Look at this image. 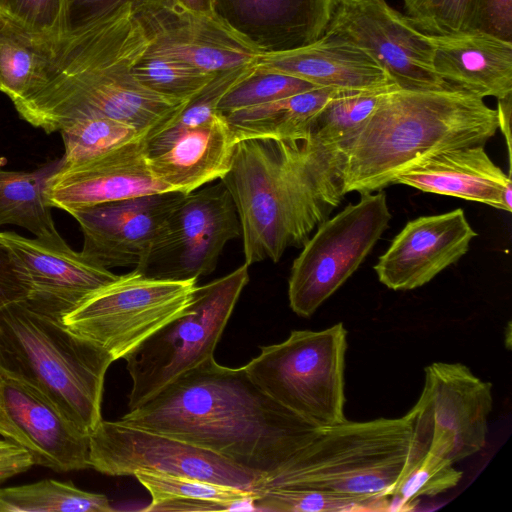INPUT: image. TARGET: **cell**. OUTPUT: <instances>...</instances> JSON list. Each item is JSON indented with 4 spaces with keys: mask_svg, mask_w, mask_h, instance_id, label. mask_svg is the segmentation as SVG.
Here are the masks:
<instances>
[{
    "mask_svg": "<svg viewBox=\"0 0 512 512\" xmlns=\"http://www.w3.org/2000/svg\"><path fill=\"white\" fill-rule=\"evenodd\" d=\"M316 87L300 78L263 70L253 65L250 73L222 97L218 109L225 114L276 101Z\"/></svg>",
    "mask_w": 512,
    "mask_h": 512,
    "instance_id": "35",
    "label": "cell"
},
{
    "mask_svg": "<svg viewBox=\"0 0 512 512\" xmlns=\"http://www.w3.org/2000/svg\"><path fill=\"white\" fill-rule=\"evenodd\" d=\"M241 235L233 200L221 181L184 195L134 271L154 279L197 280L215 270L225 244Z\"/></svg>",
    "mask_w": 512,
    "mask_h": 512,
    "instance_id": "13",
    "label": "cell"
},
{
    "mask_svg": "<svg viewBox=\"0 0 512 512\" xmlns=\"http://www.w3.org/2000/svg\"><path fill=\"white\" fill-rule=\"evenodd\" d=\"M42 42L49 60L47 80L13 105L23 120L47 134L77 118L103 116L149 138L188 102L160 96L133 76L151 43L135 0H122L60 38Z\"/></svg>",
    "mask_w": 512,
    "mask_h": 512,
    "instance_id": "2",
    "label": "cell"
},
{
    "mask_svg": "<svg viewBox=\"0 0 512 512\" xmlns=\"http://www.w3.org/2000/svg\"><path fill=\"white\" fill-rule=\"evenodd\" d=\"M249 265L197 286L187 307L163 324L124 359L134 410L188 370L214 356L239 296L249 281Z\"/></svg>",
    "mask_w": 512,
    "mask_h": 512,
    "instance_id": "8",
    "label": "cell"
},
{
    "mask_svg": "<svg viewBox=\"0 0 512 512\" xmlns=\"http://www.w3.org/2000/svg\"><path fill=\"white\" fill-rule=\"evenodd\" d=\"M406 415L342 423L319 435L283 472L261 488L294 487L354 496L388 497L412 448Z\"/></svg>",
    "mask_w": 512,
    "mask_h": 512,
    "instance_id": "6",
    "label": "cell"
},
{
    "mask_svg": "<svg viewBox=\"0 0 512 512\" xmlns=\"http://www.w3.org/2000/svg\"><path fill=\"white\" fill-rule=\"evenodd\" d=\"M122 0H70L68 30L81 25Z\"/></svg>",
    "mask_w": 512,
    "mask_h": 512,
    "instance_id": "42",
    "label": "cell"
},
{
    "mask_svg": "<svg viewBox=\"0 0 512 512\" xmlns=\"http://www.w3.org/2000/svg\"><path fill=\"white\" fill-rule=\"evenodd\" d=\"M431 36L433 69L446 83L481 98L512 95V42L478 31Z\"/></svg>",
    "mask_w": 512,
    "mask_h": 512,
    "instance_id": "25",
    "label": "cell"
},
{
    "mask_svg": "<svg viewBox=\"0 0 512 512\" xmlns=\"http://www.w3.org/2000/svg\"><path fill=\"white\" fill-rule=\"evenodd\" d=\"M33 466L32 459L24 449L0 458V484L7 479L29 470Z\"/></svg>",
    "mask_w": 512,
    "mask_h": 512,
    "instance_id": "43",
    "label": "cell"
},
{
    "mask_svg": "<svg viewBox=\"0 0 512 512\" xmlns=\"http://www.w3.org/2000/svg\"><path fill=\"white\" fill-rule=\"evenodd\" d=\"M475 236L461 208L413 219L379 257L374 271L389 289L419 288L458 262Z\"/></svg>",
    "mask_w": 512,
    "mask_h": 512,
    "instance_id": "20",
    "label": "cell"
},
{
    "mask_svg": "<svg viewBox=\"0 0 512 512\" xmlns=\"http://www.w3.org/2000/svg\"><path fill=\"white\" fill-rule=\"evenodd\" d=\"M338 91L316 87L224 115L237 142L248 138L302 139L311 134L317 115Z\"/></svg>",
    "mask_w": 512,
    "mask_h": 512,
    "instance_id": "26",
    "label": "cell"
},
{
    "mask_svg": "<svg viewBox=\"0 0 512 512\" xmlns=\"http://www.w3.org/2000/svg\"><path fill=\"white\" fill-rule=\"evenodd\" d=\"M148 48L135 63L132 73L142 86L160 96L188 101L217 74L201 71Z\"/></svg>",
    "mask_w": 512,
    "mask_h": 512,
    "instance_id": "34",
    "label": "cell"
},
{
    "mask_svg": "<svg viewBox=\"0 0 512 512\" xmlns=\"http://www.w3.org/2000/svg\"><path fill=\"white\" fill-rule=\"evenodd\" d=\"M394 88L397 87L376 91H338L317 115L311 133L325 143L347 147L385 94Z\"/></svg>",
    "mask_w": 512,
    "mask_h": 512,
    "instance_id": "31",
    "label": "cell"
},
{
    "mask_svg": "<svg viewBox=\"0 0 512 512\" xmlns=\"http://www.w3.org/2000/svg\"><path fill=\"white\" fill-rule=\"evenodd\" d=\"M109 499L72 482L44 479L0 489V512H111Z\"/></svg>",
    "mask_w": 512,
    "mask_h": 512,
    "instance_id": "29",
    "label": "cell"
},
{
    "mask_svg": "<svg viewBox=\"0 0 512 512\" xmlns=\"http://www.w3.org/2000/svg\"><path fill=\"white\" fill-rule=\"evenodd\" d=\"M69 7L70 0H10L0 17L38 40L50 41L67 33Z\"/></svg>",
    "mask_w": 512,
    "mask_h": 512,
    "instance_id": "37",
    "label": "cell"
},
{
    "mask_svg": "<svg viewBox=\"0 0 512 512\" xmlns=\"http://www.w3.org/2000/svg\"><path fill=\"white\" fill-rule=\"evenodd\" d=\"M389 497L354 496L294 487H266L257 492L254 510L274 512H345L389 510Z\"/></svg>",
    "mask_w": 512,
    "mask_h": 512,
    "instance_id": "30",
    "label": "cell"
},
{
    "mask_svg": "<svg viewBox=\"0 0 512 512\" xmlns=\"http://www.w3.org/2000/svg\"><path fill=\"white\" fill-rule=\"evenodd\" d=\"M443 454L428 449L409 464L389 491V510H410L421 496H436L458 485L463 473Z\"/></svg>",
    "mask_w": 512,
    "mask_h": 512,
    "instance_id": "33",
    "label": "cell"
},
{
    "mask_svg": "<svg viewBox=\"0 0 512 512\" xmlns=\"http://www.w3.org/2000/svg\"><path fill=\"white\" fill-rule=\"evenodd\" d=\"M506 331H507V333H506L505 343H506L507 348L510 349L511 348V322H508Z\"/></svg>",
    "mask_w": 512,
    "mask_h": 512,
    "instance_id": "47",
    "label": "cell"
},
{
    "mask_svg": "<svg viewBox=\"0 0 512 512\" xmlns=\"http://www.w3.org/2000/svg\"><path fill=\"white\" fill-rule=\"evenodd\" d=\"M237 144L224 115L219 112L195 126L168 123L146 139L149 167L171 191L190 193L228 171Z\"/></svg>",
    "mask_w": 512,
    "mask_h": 512,
    "instance_id": "21",
    "label": "cell"
},
{
    "mask_svg": "<svg viewBox=\"0 0 512 512\" xmlns=\"http://www.w3.org/2000/svg\"><path fill=\"white\" fill-rule=\"evenodd\" d=\"M498 130L496 109L448 87L387 92L346 148L344 193H373L437 153L484 145Z\"/></svg>",
    "mask_w": 512,
    "mask_h": 512,
    "instance_id": "4",
    "label": "cell"
},
{
    "mask_svg": "<svg viewBox=\"0 0 512 512\" xmlns=\"http://www.w3.org/2000/svg\"><path fill=\"white\" fill-rule=\"evenodd\" d=\"M22 449L23 448L17 446L16 444L10 441L0 440V458L13 455L21 451Z\"/></svg>",
    "mask_w": 512,
    "mask_h": 512,
    "instance_id": "46",
    "label": "cell"
},
{
    "mask_svg": "<svg viewBox=\"0 0 512 512\" xmlns=\"http://www.w3.org/2000/svg\"><path fill=\"white\" fill-rule=\"evenodd\" d=\"M325 33L365 51L400 89L454 87L433 69L432 36L419 31L386 0H337Z\"/></svg>",
    "mask_w": 512,
    "mask_h": 512,
    "instance_id": "14",
    "label": "cell"
},
{
    "mask_svg": "<svg viewBox=\"0 0 512 512\" xmlns=\"http://www.w3.org/2000/svg\"><path fill=\"white\" fill-rule=\"evenodd\" d=\"M0 435L33 465L58 473L91 468L89 435L36 386L0 364Z\"/></svg>",
    "mask_w": 512,
    "mask_h": 512,
    "instance_id": "15",
    "label": "cell"
},
{
    "mask_svg": "<svg viewBox=\"0 0 512 512\" xmlns=\"http://www.w3.org/2000/svg\"><path fill=\"white\" fill-rule=\"evenodd\" d=\"M196 287L197 280H160L133 270L86 296L62 316V322L113 361L124 359L180 314Z\"/></svg>",
    "mask_w": 512,
    "mask_h": 512,
    "instance_id": "9",
    "label": "cell"
},
{
    "mask_svg": "<svg viewBox=\"0 0 512 512\" xmlns=\"http://www.w3.org/2000/svg\"><path fill=\"white\" fill-rule=\"evenodd\" d=\"M424 372L420 397L405 414L413 431L406 467L428 449L454 463L480 452L493 407L491 383L462 363L434 362Z\"/></svg>",
    "mask_w": 512,
    "mask_h": 512,
    "instance_id": "11",
    "label": "cell"
},
{
    "mask_svg": "<svg viewBox=\"0 0 512 512\" xmlns=\"http://www.w3.org/2000/svg\"><path fill=\"white\" fill-rule=\"evenodd\" d=\"M9 1L10 0H0V16L3 14Z\"/></svg>",
    "mask_w": 512,
    "mask_h": 512,
    "instance_id": "48",
    "label": "cell"
},
{
    "mask_svg": "<svg viewBox=\"0 0 512 512\" xmlns=\"http://www.w3.org/2000/svg\"><path fill=\"white\" fill-rule=\"evenodd\" d=\"M254 510L252 501H216L203 499H167L157 502H150L144 508L149 512H172V511H236Z\"/></svg>",
    "mask_w": 512,
    "mask_h": 512,
    "instance_id": "41",
    "label": "cell"
},
{
    "mask_svg": "<svg viewBox=\"0 0 512 512\" xmlns=\"http://www.w3.org/2000/svg\"><path fill=\"white\" fill-rule=\"evenodd\" d=\"M407 19L429 35L471 31L474 0H403Z\"/></svg>",
    "mask_w": 512,
    "mask_h": 512,
    "instance_id": "38",
    "label": "cell"
},
{
    "mask_svg": "<svg viewBox=\"0 0 512 512\" xmlns=\"http://www.w3.org/2000/svg\"><path fill=\"white\" fill-rule=\"evenodd\" d=\"M149 50L208 73L254 64L259 53L215 14L183 10L169 0H135Z\"/></svg>",
    "mask_w": 512,
    "mask_h": 512,
    "instance_id": "16",
    "label": "cell"
},
{
    "mask_svg": "<svg viewBox=\"0 0 512 512\" xmlns=\"http://www.w3.org/2000/svg\"><path fill=\"white\" fill-rule=\"evenodd\" d=\"M394 184L512 211L511 173L506 175L491 160L484 145L450 149L430 156L399 174Z\"/></svg>",
    "mask_w": 512,
    "mask_h": 512,
    "instance_id": "24",
    "label": "cell"
},
{
    "mask_svg": "<svg viewBox=\"0 0 512 512\" xmlns=\"http://www.w3.org/2000/svg\"><path fill=\"white\" fill-rule=\"evenodd\" d=\"M113 362L61 317L26 300L0 310V364L36 386L88 435L102 420L105 375Z\"/></svg>",
    "mask_w": 512,
    "mask_h": 512,
    "instance_id": "5",
    "label": "cell"
},
{
    "mask_svg": "<svg viewBox=\"0 0 512 512\" xmlns=\"http://www.w3.org/2000/svg\"><path fill=\"white\" fill-rule=\"evenodd\" d=\"M169 191L149 167L143 138L82 162H62L47 180L44 194L52 208L69 213L82 207Z\"/></svg>",
    "mask_w": 512,
    "mask_h": 512,
    "instance_id": "19",
    "label": "cell"
},
{
    "mask_svg": "<svg viewBox=\"0 0 512 512\" xmlns=\"http://www.w3.org/2000/svg\"><path fill=\"white\" fill-rule=\"evenodd\" d=\"M260 350L243 367L267 395L318 428L347 420L343 323L318 331L293 330L286 340Z\"/></svg>",
    "mask_w": 512,
    "mask_h": 512,
    "instance_id": "7",
    "label": "cell"
},
{
    "mask_svg": "<svg viewBox=\"0 0 512 512\" xmlns=\"http://www.w3.org/2000/svg\"><path fill=\"white\" fill-rule=\"evenodd\" d=\"M151 495V502L167 499L252 501L256 493L235 487L168 474L140 472L134 475Z\"/></svg>",
    "mask_w": 512,
    "mask_h": 512,
    "instance_id": "36",
    "label": "cell"
},
{
    "mask_svg": "<svg viewBox=\"0 0 512 512\" xmlns=\"http://www.w3.org/2000/svg\"><path fill=\"white\" fill-rule=\"evenodd\" d=\"M337 0H214V14L259 54L294 50L323 36Z\"/></svg>",
    "mask_w": 512,
    "mask_h": 512,
    "instance_id": "22",
    "label": "cell"
},
{
    "mask_svg": "<svg viewBox=\"0 0 512 512\" xmlns=\"http://www.w3.org/2000/svg\"><path fill=\"white\" fill-rule=\"evenodd\" d=\"M120 420L213 451L260 477L262 487L322 429L267 395L243 366L220 365L214 356Z\"/></svg>",
    "mask_w": 512,
    "mask_h": 512,
    "instance_id": "1",
    "label": "cell"
},
{
    "mask_svg": "<svg viewBox=\"0 0 512 512\" xmlns=\"http://www.w3.org/2000/svg\"><path fill=\"white\" fill-rule=\"evenodd\" d=\"M392 215L386 194H361L321 223L295 258L288 280L291 309L310 317L359 268L372 251Z\"/></svg>",
    "mask_w": 512,
    "mask_h": 512,
    "instance_id": "10",
    "label": "cell"
},
{
    "mask_svg": "<svg viewBox=\"0 0 512 512\" xmlns=\"http://www.w3.org/2000/svg\"><path fill=\"white\" fill-rule=\"evenodd\" d=\"M29 289L25 277L8 247L0 240V310L27 300Z\"/></svg>",
    "mask_w": 512,
    "mask_h": 512,
    "instance_id": "40",
    "label": "cell"
},
{
    "mask_svg": "<svg viewBox=\"0 0 512 512\" xmlns=\"http://www.w3.org/2000/svg\"><path fill=\"white\" fill-rule=\"evenodd\" d=\"M0 240L17 261L28 286L27 302L61 317L86 296L119 275L74 251L62 238H26L0 231Z\"/></svg>",
    "mask_w": 512,
    "mask_h": 512,
    "instance_id": "18",
    "label": "cell"
},
{
    "mask_svg": "<svg viewBox=\"0 0 512 512\" xmlns=\"http://www.w3.org/2000/svg\"><path fill=\"white\" fill-rule=\"evenodd\" d=\"M59 133L64 144L62 162L65 164L82 162L128 142L146 138L136 128L103 116L71 120L61 127Z\"/></svg>",
    "mask_w": 512,
    "mask_h": 512,
    "instance_id": "32",
    "label": "cell"
},
{
    "mask_svg": "<svg viewBox=\"0 0 512 512\" xmlns=\"http://www.w3.org/2000/svg\"><path fill=\"white\" fill-rule=\"evenodd\" d=\"M254 66L336 90L376 91L398 87L365 51L328 33L294 50L259 54Z\"/></svg>",
    "mask_w": 512,
    "mask_h": 512,
    "instance_id": "23",
    "label": "cell"
},
{
    "mask_svg": "<svg viewBox=\"0 0 512 512\" xmlns=\"http://www.w3.org/2000/svg\"><path fill=\"white\" fill-rule=\"evenodd\" d=\"M90 467L109 476L168 474L257 492L262 479L200 446L122 420H101L89 435Z\"/></svg>",
    "mask_w": 512,
    "mask_h": 512,
    "instance_id": "12",
    "label": "cell"
},
{
    "mask_svg": "<svg viewBox=\"0 0 512 512\" xmlns=\"http://www.w3.org/2000/svg\"><path fill=\"white\" fill-rule=\"evenodd\" d=\"M61 165L62 158L34 171L0 168V226L17 225L44 240L62 239L44 194L47 180Z\"/></svg>",
    "mask_w": 512,
    "mask_h": 512,
    "instance_id": "27",
    "label": "cell"
},
{
    "mask_svg": "<svg viewBox=\"0 0 512 512\" xmlns=\"http://www.w3.org/2000/svg\"><path fill=\"white\" fill-rule=\"evenodd\" d=\"M346 148L312 133L295 140L237 142L221 181L238 214L245 264L278 262L330 217L346 195Z\"/></svg>",
    "mask_w": 512,
    "mask_h": 512,
    "instance_id": "3",
    "label": "cell"
},
{
    "mask_svg": "<svg viewBox=\"0 0 512 512\" xmlns=\"http://www.w3.org/2000/svg\"><path fill=\"white\" fill-rule=\"evenodd\" d=\"M184 195L147 194L69 212L83 234L81 253L107 269L137 266Z\"/></svg>",
    "mask_w": 512,
    "mask_h": 512,
    "instance_id": "17",
    "label": "cell"
},
{
    "mask_svg": "<svg viewBox=\"0 0 512 512\" xmlns=\"http://www.w3.org/2000/svg\"><path fill=\"white\" fill-rule=\"evenodd\" d=\"M471 31L512 42V0H474Z\"/></svg>",
    "mask_w": 512,
    "mask_h": 512,
    "instance_id": "39",
    "label": "cell"
},
{
    "mask_svg": "<svg viewBox=\"0 0 512 512\" xmlns=\"http://www.w3.org/2000/svg\"><path fill=\"white\" fill-rule=\"evenodd\" d=\"M48 66L44 43L0 17V92L19 102L46 82Z\"/></svg>",
    "mask_w": 512,
    "mask_h": 512,
    "instance_id": "28",
    "label": "cell"
},
{
    "mask_svg": "<svg viewBox=\"0 0 512 512\" xmlns=\"http://www.w3.org/2000/svg\"><path fill=\"white\" fill-rule=\"evenodd\" d=\"M497 117L498 129L501 130L506 140L508 158H509V173H511V111H512V95L503 99H498L497 104Z\"/></svg>",
    "mask_w": 512,
    "mask_h": 512,
    "instance_id": "44",
    "label": "cell"
},
{
    "mask_svg": "<svg viewBox=\"0 0 512 512\" xmlns=\"http://www.w3.org/2000/svg\"><path fill=\"white\" fill-rule=\"evenodd\" d=\"M175 6L197 14H214V0H169Z\"/></svg>",
    "mask_w": 512,
    "mask_h": 512,
    "instance_id": "45",
    "label": "cell"
}]
</instances>
